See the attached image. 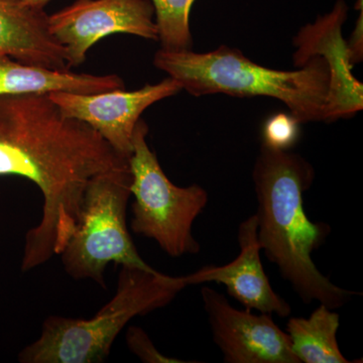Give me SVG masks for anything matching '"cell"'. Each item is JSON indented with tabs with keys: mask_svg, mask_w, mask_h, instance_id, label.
<instances>
[{
	"mask_svg": "<svg viewBox=\"0 0 363 363\" xmlns=\"http://www.w3.org/2000/svg\"><path fill=\"white\" fill-rule=\"evenodd\" d=\"M128 164L96 130L66 116L49 94L0 95V177L26 179L43 197L40 220L26 234L21 271L61 253L91 179Z\"/></svg>",
	"mask_w": 363,
	"mask_h": 363,
	"instance_id": "1",
	"label": "cell"
},
{
	"mask_svg": "<svg viewBox=\"0 0 363 363\" xmlns=\"http://www.w3.org/2000/svg\"><path fill=\"white\" fill-rule=\"evenodd\" d=\"M314 179V168L305 157L262 145L252 171L257 240L303 303L337 310L358 293L334 285L312 259L331 233L328 224L315 223L305 211L304 193Z\"/></svg>",
	"mask_w": 363,
	"mask_h": 363,
	"instance_id": "2",
	"label": "cell"
},
{
	"mask_svg": "<svg viewBox=\"0 0 363 363\" xmlns=\"http://www.w3.org/2000/svg\"><path fill=\"white\" fill-rule=\"evenodd\" d=\"M154 65L193 96L271 97L283 102L300 123L326 118L329 69L322 57L294 71L274 70L253 63L240 50L221 45L206 52L161 49Z\"/></svg>",
	"mask_w": 363,
	"mask_h": 363,
	"instance_id": "3",
	"label": "cell"
},
{
	"mask_svg": "<svg viewBox=\"0 0 363 363\" xmlns=\"http://www.w3.org/2000/svg\"><path fill=\"white\" fill-rule=\"evenodd\" d=\"M186 286L183 277L167 276L152 267H121L116 294L94 316L48 317L39 337L21 351L18 362H104L133 318L166 307Z\"/></svg>",
	"mask_w": 363,
	"mask_h": 363,
	"instance_id": "4",
	"label": "cell"
},
{
	"mask_svg": "<svg viewBox=\"0 0 363 363\" xmlns=\"http://www.w3.org/2000/svg\"><path fill=\"white\" fill-rule=\"evenodd\" d=\"M130 164L93 177L86 187L77 225L60 253L72 279L105 288L109 264L150 269L136 250L126 223L131 197Z\"/></svg>",
	"mask_w": 363,
	"mask_h": 363,
	"instance_id": "5",
	"label": "cell"
},
{
	"mask_svg": "<svg viewBox=\"0 0 363 363\" xmlns=\"http://www.w3.org/2000/svg\"><path fill=\"white\" fill-rule=\"evenodd\" d=\"M149 126L140 119L133 138L128 162L131 172V230L154 240L172 257L195 255L200 243L193 224L207 207V191L199 185L179 187L162 171L147 142Z\"/></svg>",
	"mask_w": 363,
	"mask_h": 363,
	"instance_id": "6",
	"label": "cell"
},
{
	"mask_svg": "<svg viewBox=\"0 0 363 363\" xmlns=\"http://www.w3.org/2000/svg\"><path fill=\"white\" fill-rule=\"evenodd\" d=\"M52 37L65 48L68 67L81 65L91 48L116 33L157 40L150 0H76L48 16Z\"/></svg>",
	"mask_w": 363,
	"mask_h": 363,
	"instance_id": "7",
	"label": "cell"
},
{
	"mask_svg": "<svg viewBox=\"0 0 363 363\" xmlns=\"http://www.w3.org/2000/svg\"><path fill=\"white\" fill-rule=\"evenodd\" d=\"M180 91V84L168 77L133 91L123 88L93 94L52 92L49 96L66 116L88 124L112 149L130 159L133 133L143 111Z\"/></svg>",
	"mask_w": 363,
	"mask_h": 363,
	"instance_id": "8",
	"label": "cell"
},
{
	"mask_svg": "<svg viewBox=\"0 0 363 363\" xmlns=\"http://www.w3.org/2000/svg\"><path fill=\"white\" fill-rule=\"evenodd\" d=\"M201 298L214 343L226 363H300L286 332L272 315L236 309L223 294L203 286Z\"/></svg>",
	"mask_w": 363,
	"mask_h": 363,
	"instance_id": "9",
	"label": "cell"
},
{
	"mask_svg": "<svg viewBox=\"0 0 363 363\" xmlns=\"http://www.w3.org/2000/svg\"><path fill=\"white\" fill-rule=\"evenodd\" d=\"M348 6L338 0L328 13L301 28L294 39L296 68H301L314 57H322L329 69L328 94L325 123L350 118L362 111L363 84L353 76L350 54L342 37Z\"/></svg>",
	"mask_w": 363,
	"mask_h": 363,
	"instance_id": "10",
	"label": "cell"
},
{
	"mask_svg": "<svg viewBox=\"0 0 363 363\" xmlns=\"http://www.w3.org/2000/svg\"><path fill=\"white\" fill-rule=\"evenodd\" d=\"M240 255L229 264L221 267H204L199 271L183 277L186 285L216 283L225 286L227 293L248 311L290 316V304L274 292L262 260L257 240V217L253 214L241 222L238 233Z\"/></svg>",
	"mask_w": 363,
	"mask_h": 363,
	"instance_id": "11",
	"label": "cell"
},
{
	"mask_svg": "<svg viewBox=\"0 0 363 363\" xmlns=\"http://www.w3.org/2000/svg\"><path fill=\"white\" fill-rule=\"evenodd\" d=\"M44 9L0 0V55L30 65L70 70L65 48L49 30Z\"/></svg>",
	"mask_w": 363,
	"mask_h": 363,
	"instance_id": "12",
	"label": "cell"
},
{
	"mask_svg": "<svg viewBox=\"0 0 363 363\" xmlns=\"http://www.w3.org/2000/svg\"><path fill=\"white\" fill-rule=\"evenodd\" d=\"M116 74L92 75L30 65L0 55V95L50 94L52 92L93 93L123 89Z\"/></svg>",
	"mask_w": 363,
	"mask_h": 363,
	"instance_id": "13",
	"label": "cell"
},
{
	"mask_svg": "<svg viewBox=\"0 0 363 363\" xmlns=\"http://www.w3.org/2000/svg\"><path fill=\"white\" fill-rule=\"evenodd\" d=\"M336 310L319 304L308 318L289 320L286 332L291 350L300 363H350L339 348L340 317Z\"/></svg>",
	"mask_w": 363,
	"mask_h": 363,
	"instance_id": "14",
	"label": "cell"
},
{
	"mask_svg": "<svg viewBox=\"0 0 363 363\" xmlns=\"http://www.w3.org/2000/svg\"><path fill=\"white\" fill-rule=\"evenodd\" d=\"M154 7L157 40L168 51L192 50L190 13L196 0H150Z\"/></svg>",
	"mask_w": 363,
	"mask_h": 363,
	"instance_id": "15",
	"label": "cell"
},
{
	"mask_svg": "<svg viewBox=\"0 0 363 363\" xmlns=\"http://www.w3.org/2000/svg\"><path fill=\"white\" fill-rule=\"evenodd\" d=\"M300 123L291 113H277L269 117L262 128V145L288 152L297 143Z\"/></svg>",
	"mask_w": 363,
	"mask_h": 363,
	"instance_id": "16",
	"label": "cell"
},
{
	"mask_svg": "<svg viewBox=\"0 0 363 363\" xmlns=\"http://www.w3.org/2000/svg\"><path fill=\"white\" fill-rule=\"evenodd\" d=\"M130 352L145 363H184L183 360L166 357L157 350L147 332L138 326H130L126 333Z\"/></svg>",
	"mask_w": 363,
	"mask_h": 363,
	"instance_id": "17",
	"label": "cell"
},
{
	"mask_svg": "<svg viewBox=\"0 0 363 363\" xmlns=\"http://www.w3.org/2000/svg\"><path fill=\"white\" fill-rule=\"evenodd\" d=\"M363 9L362 6L360 7V16H358L357 26H355L354 30L351 35L350 40L346 42V47H347L348 54L351 64L353 66L355 64L359 63L362 61L363 57Z\"/></svg>",
	"mask_w": 363,
	"mask_h": 363,
	"instance_id": "18",
	"label": "cell"
},
{
	"mask_svg": "<svg viewBox=\"0 0 363 363\" xmlns=\"http://www.w3.org/2000/svg\"><path fill=\"white\" fill-rule=\"evenodd\" d=\"M13 1L20 2V4L33 7V9H44L45 6L52 0H13Z\"/></svg>",
	"mask_w": 363,
	"mask_h": 363,
	"instance_id": "19",
	"label": "cell"
}]
</instances>
